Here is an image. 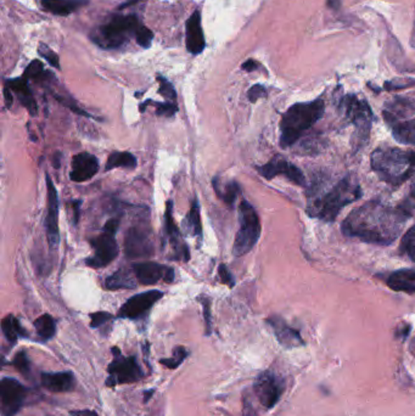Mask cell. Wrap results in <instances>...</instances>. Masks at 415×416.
Instances as JSON below:
<instances>
[{
    "mask_svg": "<svg viewBox=\"0 0 415 416\" xmlns=\"http://www.w3.org/2000/svg\"><path fill=\"white\" fill-rule=\"evenodd\" d=\"M218 274H219V278H221L222 283H223V284L228 285L229 288H234V286H236V280H234V276L231 275L229 269L226 268V265H219V268H218Z\"/></svg>",
    "mask_w": 415,
    "mask_h": 416,
    "instance_id": "obj_44",
    "label": "cell"
},
{
    "mask_svg": "<svg viewBox=\"0 0 415 416\" xmlns=\"http://www.w3.org/2000/svg\"><path fill=\"white\" fill-rule=\"evenodd\" d=\"M46 232L48 243L51 248H56L60 243L59 233V195L50 175L46 173Z\"/></svg>",
    "mask_w": 415,
    "mask_h": 416,
    "instance_id": "obj_13",
    "label": "cell"
},
{
    "mask_svg": "<svg viewBox=\"0 0 415 416\" xmlns=\"http://www.w3.org/2000/svg\"><path fill=\"white\" fill-rule=\"evenodd\" d=\"M411 46L415 48V19L414 23H413V31H411Z\"/></svg>",
    "mask_w": 415,
    "mask_h": 416,
    "instance_id": "obj_52",
    "label": "cell"
},
{
    "mask_svg": "<svg viewBox=\"0 0 415 416\" xmlns=\"http://www.w3.org/2000/svg\"><path fill=\"white\" fill-rule=\"evenodd\" d=\"M362 195L363 192L358 180L355 175L348 174L323 195L309 196L307 213L325 223H332L345 207L360 200Z\"/></svg>",
    "mask_w": 415,
    "mask_h": 416,
    "instance_id": "obj_2",
    "label": "cell"
},
{
    "mask_svg": "<svg viewBox=\"0 0 415 416\" xmlns=\"http://www.w3.org/2000/svg\"><path fill=\"white\" fill-rule=\"evenodd\" d=\"M370 165L380 180L391 187H400L415 175V152L379 147L370 156Z\"/></svg>",
    "mask_w": 415,
    "mask_h": 416,
    "instance_id": "obj_3",
    "label": "cell"
},
{
    "mask_svg": "<svg viewBox=\"0 0 415 416\" xmlns=\"http://www.w3.org/2000/svg\"><path fill=\"white\" fill-rule=\"evenodd\" d=\"M125 252L130 258H143L153 256L154 245L151 239L144 229L130 228L125 239Z\"/></svg>",
    "mask_w": 415,
    "mask_h": 416,
    "instance_id": "obj_15",
    "label": "cell"
},
{
    "mask_svg": "<svg viewBox=\"0 0 415 416\" xmlns=\"http://www.w3.org/2000/svg\"><path fill=\"white\" fill-rule=\"evenodd\" d=\"M186 357H188V351H186V348L178 346V347L175 348L173 356H172L171 358H163V359H160V364L166 366V368L171 369V370H175V369H178V368L183 364V361L186 359Z\"/></svg>",
    "mask_w": 415,
    "mask_h": 416,
    "instance_id": "obj_34",
    "label": "cell"
},
{
    "mask_svg": "<svg viewBox=\"0 0 415 416\" xmlns=\"http://www.w3.org/2000/svg\"><path fill=\"white\" fill-rule=\"evenodd\" d=\"M137 276L134 273L133 268H121L115 271L114 274L109 276L105 283L107 290L115 291L121 288H137Z\"/></svg>",
    "mask_w": 415,
    "mask_h": 416,
    "instance_id": "obj_25",
    "label": "cell"
},
{
    "mask_svg": "<svg viewBox=\"0 0 415 416\" xmlns=\"http://www.w3.org/2000/svg\"><path fill=\"white\" fill-rule=\"evenodd\" d=\"M285 389L284 380L272 371H264L257 376L254 382V394L261 405L266 409H272L279 402Z\"/></svg>",
    "mask_w": 415,
    "mask_h": 416,
    "instance_id": "obj_9",
    "label": "cell"
},
{
    "mask_svg": "<svg viewBox=\"0 0 415 416\" xmlns=\"http://www.w3.org/2000/svg\"><path fill=\"white\" fill-rule=\"evenodd\" d=\"M1 330H3V334L6 340L13 344L18 342L19 337H27L26 330L23 329L20 321L11 314L5 316L4 319L1 321Z\"/></svg>",
    "mask_w": 415,
    "mask_h": 416,
    "instance_id": "obj_29",
    "label": "cell"
},
{
    "mask_svg": "<svg viewBox=\"0 0 415 416\" xmlns=\"http://www.w3.org/2000/svg\"><path fill=\"white\" fill-rule=\"evenodd\" d=\"M411 213L402 207L388 206L372 200L352 210L342 222L341 230L348 238L363 243L388 246L401 235Z\"/></svg>",
    "mask_w": 415,
    "mask_h": 416,
    "instance_id": "obj_1",
    "label": "cell"
},
{
    "mask_svg": "<svg viewBox=\"0 0 415 416\" xmlns=\"http://www.w3.org/2000/svg\"><path fill=\"white\" fill-rule=\"evenodd\" d=\"M241 192L240 185L236 182H229L223 187V190H216V194L221 197L223 201L226 202L228 206L231 207L236 201V197L239 196Z\"/></svg>",
    "mask_w": 415,
    "mask_h": 416,
    "instance_id": "obj_32",
    "label": "cell"
},
{
    "mask_svg": "<svg viewBox=\"0 0 415 416\" xmlns=\"http://www.w3.org/2000/svg\"><path fill=\"white\" fill-rule=\"evenodd\" d=\"M256 170L262 175L263 178L267 179V180H272L275 177L283 175L297 187L307 188V179H306L304 172L299 167H296L294 163L285 160L282 156H274L272 160L267 162L266 165L256 167Z\"/></svg>",
    "mask_w": 415,
    "mask_h": 416,
    "instance_id": "obj_11",
    "label": "cell"
},
{
    "mask_svg": "<svg viewBox=\"0 0 415 416\" xmlns=\"http://www.w3.org/2000/svg\"><path fill=\"white\" fill-rule=\"evenodd\" d=\"M144 0H125L123 4L121 5L118 9H125V8H130V6H133V5L138 4V3H142Z\"/></svg>",
    "mask_w": 415,
    "mask_h": 416,
    "instance_id": "obj_50",
    "label": "cell"
},
{
    "mask_svg": "<svg viewBox=\"0 0 415 416\" xmlns=\"http://www.w3.org/2000/svg\"><path fill=\"white\" fill-rule=\"evenodd\" d=\"M172 208H173V202L168 201L167 202V207H166V213H165V222H166V224H165V232H166L167 236L170 238L171 240L172 245H173V248L177 250V256H179L180 253L183 255L184 257L185 261H189V250H188V246L184 245V246H179V243H178V240H179V230L177 228V225H175V220H173V215H172Z\"/></svg>",
    "mask_w": 415,
    "mask_h": 416,
    "instance_id": "obj_24",
    "label": "cell"
},
{
    "mask_svg": "<svg viewBox=\"0 0 415 416\" xmlns=\"http://www.w3.org/2000/svg\"><path fill=\"white\" fill-rule=\"evenodd\" d=\"M34 329L37 331L38 336L43 341H48V340H51L55 336V321L49 314H43V316L38 318L37 321H34Z\"/></svg>",
    "mask_w": 415,
    "mask_h": 416,
    "instance_id": "obj_31",
    "label": "cell"
},
{
    "mask_svg": "<svg viewBox=\"0 0 415 416\" xmlns=\"http://www.w3.org/2000/svg\"><path fill=\"white\" fill-rule=\"evenodd\" d=\"M135 39L139 46H143V48H149L151 46V43L154 41V33L151 29H149L148 27H145L144 25H142L139 27L138 31L135 33Z\"/></svg>",
    "mask_w": 415,
    "mask_h": 416,
    "instance_id": "obj_39",
    "label": "cell"
},
{
    "mask_svg": "<svg viewBox=\"0 0 415 416\" xmlns=\"http://www.w3.org/2000/svg\"><path fill=\"white\" fill-rule=\"evenodd\" d=\"M71 203H72V206H74V224H77L79 220V207H81V203H82V201L76 200V201H72Z\"/></svg>",
    "mask_w": 415,
    "mask_h": 416,
    "instance_id": "obj_49",
    "label": "cell"
},
{
    "mask_svg": "<svg viewBox=\"0 0 415 416\" xmlns=\"http://www.w3.org/2000/svg\"><path fill=\"white\" fill-rule=\"evenodd\" d=\"M340 110L346 119L347 123L352 124L357 130L355 142L368 140L374 122V114L368 101L360 99L355 94H348L340 101Z\"/></svg>",
    "mask_w": 415,
    "mask_h": 416,
    "instance_id": "obj_7",
    "label": "cell"
},
{
    "mask_svg": "<svg viewBox=\"0 0 415 416\" xmlns=\"http://www.w3.org/2000/svg\"><path fill=\"white\" fill-rule=\"evenodd\" d=\"M267 323L272 328L278 342L280 343L283 347L291 349V348L301 347L305 344V341L301 337L300 333L297 330L292 329L290 325L286 324V321L280 316H271L268 318Z\"/></svg>",
    "mask_w": 415,
    "mask_h": 416,
    "instance_id": "obj_17",
    "label": "cell"
},
{
    "mask_svg": "<svg viewBox=\"0 0 415 416\" xmlns=\"http://www.w3.org/2000/svg\"><path fill=\"white\" fill-rule=\"evenodd\" d=\"M114 359L107 366V387H116L120 384H134L144 379L143 369L139 365L135 357H125L120 348L112 347Z\"/></svg>",
    "mask_w": 415,
    "mask_h": 416,
    "instance_id": "obj_8",
    "label": "cell"
},
{
    "mask_svg": "<svg viewBox=\"0 0 415 416\" xmlns=\"http://www.w3.org/2000/svg\"><path fill=\"white\" fill-rule=\"evenodd\" d=\"M99 162L95 156L88 152H81L72 159V170L69 172V178L74 183H83L97 173Z\"/></svg>",
    "mask_w": 415,
    "mask_h": 416,
    "instance_id": "obj_16",
    "label": "cell"
},
{
    "mask_svg": "<svg viewBox=\"0 0 415 416\" xmlns=\"http://www.w3.org/2000/svg\"><path fill=\"white\" fill-rule=\"evenodd\" d=\"M41 382L44 389L53 394H65L71 392L76 386V380L72 373L60 371V373H42Z\"/></svg>",
    "mask_w": 415,
    "mask_h": 416,
    "instance_id": "obj_19",
    "label": "cell"
},
{
    "mask_svg": "<svg viewBox=\"0 0 415 416\" xmlns=\"http://www.w3.org/2000/svg\"><path fill=\"white\" fill-rule=\"evenodd\" d=\"M155 107H156L157 116H163V117H172L177 114L178 107L175 102L172 101H167V102H153Z\"/></svg>",
    "mask_w": 415,
    "mask_h": 416,
    "instance_id": "obj_40",
    "label": "cell"
},
{
    "mask_svg": "<svg viewBox=\"0 0 415 416\" xmlns=\"http://www.w3.org/2000/svg\"><path fill=\"white\" fill-rule=\"evenodd\" d=\"M10 365L14 366L16 370L19 371L21 375L25 377H29L31 375V361L28 359L27 353L25 351H20V352L15 354L14 359L10 363Z\"/></svg>",
    "mask_w": 415,
    "mask_h": 416,
    "instance_id": "obj_35",
    "label": "cell"
},
{
    "mask_svg": "<svg viewBox=\"0 0 415 416\" xmlns=\"http://www.w3.org/2000/svg\"><path fill=\"white\" fill-rule=\"evenodd\" d=\"M340 1L341 0H328V5L332 9H339L340 8Z\"/></svg>",
    "mask_w": 415,
    "mask_h": 416,
    "instance_id": "obj_51",
    "label": "cell"
},
{
    "mask_svg": "<svg viewBox=\"0 0 415 416\" xmlns=\"http://www.w3.org/2000/svg\"><path fill=\"white\" fill-rule=\"evenodd\" d=\"M4 99H5V105L8 109L11 107L13 105V94H11V89H9L8 87L4 88Z\"/></svg>",
    "mask_w": 415,
    "mask_h": 416,
    "instance_id": "obj_48",
    "label": "cell"
},
{
    "mask_svg": "<svg viewBox=\"0 0 415 416\" xmlns=\"http://www.w3.org/2000/svg\"><path fill=\"white\" fill-rule=\"evenodd\" d=\"M259 65L257 61H254V60H247V61H245L243 66H241V69H244V71H247V72H252V71H256V69H259Z\"/></svg>",
    "mask_w": 415,
    "mask_h": 416,
    "instance_id": "obj_46",
    "label": "cell"
},
{
    "mask_svg": "<svg viewBox=\"0 0 415 416\" xmlns=\"http://www.w3.org/2000/svg\"><path fill=\"white\" fill-rule=\"evenodd\" d=\"M203 319H205V326H206V335L210 336L212 331V321H211V301L210 298L205 297L203 301Z\"/></svg>",
    "mask_w": 415,
    "mask_h": 416,
    "instance_id": "obj_41",
    "label": "cell"
},
{
    "mask_svg": "<svg viewBox=\"0 0 415 416\" xmlns=\"http://www.w3.org/2000/svg\"><path fill=\"white\" fill-rule=\"evenodd\" d=\"M43 9L57 15V16H69L76 10L82 8L89 3V0H42Z\"/></svg>",
    "mask_w": 415,
    "mask_h": 416,
    "instance_id": "obj_23",
    "label": "cell"
},
{
    "mask_svg": "<svg viewBox=\"0 0 415 416\" xmlns=\"http://www.w3.org/2000/svg\"><path fill=\"white\" fill-rule=\"evenodd\" d=\"M411 196L414 197V199H415V183L413 184V185H411Z\"/></svg>",
    "mask_w": 415,
    "mask_h": 416,
    "instance_id": "obj_55",
    "label": "cell"
},
{
    "mask_svg": "<svg viewBox=\"0 0 415 416\" xmlns=\"http://www.w3.org/2000/svg\"><path fill=\"white\" fill-rule=\"evenodd\" d=\"M93 248H94V255L90 258H88L86 263L92 268H104L111 262L116 260L118 256V245L116 241L115 234L104 230L97 238L90 240Z\"/></svg>",
    "mask_w": 415,
    "mask_h": 416,
    "instance_id": "obj_12",
    "label": "cell"
},
{
    "mask_svg": "<svg viewBox=\"0 0 415 416\" xmlns=\"http://www.w3.org/2000/svg\"><path fill=\"white\" fill-rule=\"evenodd\" d=\"M48 416H51V415H48Z\"/></svg>",
    "mask_w": 415,
    "mask_h": 416,
    "instance_id": "obj_56",
    "label": "cell"
},
{
    "mask_svg": "<svg viewBox=\"0 0 415 416\" xmlns=\"http://www.w3.org/2000/svg\"><path fill=\"white\" fill-rule=\"evenodd\" d=\"M142 25L143 23L139 21L137 15L115 16L109 22L97 28L92 34V39L102 49H117L128 41V36H135Z\"/></svg>",
    "mask_w": 415,
    "mask_h": 416,
    "instance_id": "obj_5",
    "label": "cell"
},
{
    "mask_svg": "<svg viewBox=\"0 0 415 416\" xmlns=\"http://www.w3.org/2000/svg\"><path fill=\"white\" fill-rule=\"evenodd\" d=\"M388 288L396 293L415 295V270L400 269L388 275L386 279Z\"/></svg>",
    "mask_w": 415,
    "mask_h": 416,
    "instance_id": "obj_22",
    "label": "cell"
},
{
    "mask_svg": "<svg viewBox=\"0 0 415 416\" xmlns=\"http://www.w3.org/2000/svg\"><path fill=\"white\" fill-rule=\"evenodd\" d=\"M5 87L9 88L19 96L20 102L22 104L31 116H36L38 112L37 102L33 96L31 89L28 87V79L25 77L8 79L5 82Z\"/></svg>",
    "mask_w": 415,
    "mask_h": 416,
    "instance_id": "obj_21",
    "label": "cell"
},
{
    "mask_svg": "<svg viewBox=\"0 0 415 416\" xmlns=\"http://www.w3.org/2000/svg\"><path fill=\"white\" fill-rule=\"evenodd\" d=\"M111 319H112V316L107 311L93 313V314H90V326L92 328H99V326H102Z\"/></svg>",
    "mask_w": 415,
    "mask_h": 416,
    "instance_id": "obj_42",
    "label": "cell"
},
{
    "mask_svg": "<svg viewBox=\"0 0 415 416\" xmlns=\"http://www.w3.org/2000/svg\"><path fill=\"white\" fill-rule=\"evenodd\" d=\"M38 54L42 56V58H44L53 67H55L57 69H61L59 56H57L55 51H51L50 48L46 46L44 43H39V46H38Z\"/></svg>",
    "mask_w": 415,
    "mask_h": 416,
    "instance_id": "obj_38",
    "label": "cell"
},
{
    "mask_svg": "<svg viewBox=\"0 0 415 416\" xmlns=\"http://www.w3.org/2000/svg\"><path fill=\"white\" fill-rule=\"evenodd\" d=\"M138 165L137 159L132 155L130 152H112L110 157L107 159V166L105 168L107 170H114V168H118V167H123V168H130L133 170Z\"/></svg>",
    "mask_w": 415,
    "mask_h": 416,
    "instance_id": "obj_30",
    "label": "cell"
},
{
    "mask_svg": "<svg viewBox=\"0 0 415 416\" xmlns=\"http://www.w3.org/2000/svg\"><path fill=\"white\" fill-rule=\"evenodd\" d=\"M243 415L257 416V412H256V409L254 408L252 401H251V398L247 394H245L244 398H243Z\"/></svg>",
    "mask_w": 415,
    "mask_h": 416,
    "instance_id": "obj_45",
    "label": "cell"
},
{
    "mask_svg": "<svg viewBox=\"0 0 415 416\" xmlns=\"http://www.w3.org/2000/svg\"><path fill=\"white\" fill-rule=\"evenodd\" d=\"M400 251L406 255L411 261L415 262V225L407 230L402 238Z\"/></svg>",
    "mask_w": 415,
    "mask_h": 416,
    "instance_id": "obj_33",
    "label": "cell"
},
{
    "mask_svg": "<svg viewBox=\"0 0 415 416\" xmlns=\"http://www.w3.org/2000/svg\"><path fill=\"white\" fill-rule=\"evenodd\" d=\"M28 396V389L13 377L0 381V408L1 416H15L22 409Z\"/></svg>",
    "mask_w": 415,
    "mask_h": 416,
    "instance_id": "obj_10",
    "label": "cell"
},
{
    "mask_svg": "<svg viewBox=\"0 0 415 416\" xmlns=\"http://www.w3.org/2000/svg\"><path fill=\"white\" fill-rule=\"evenodd\" d=\"M266 96H267V89L261 84H254V87L250 88L247 92V98L251 102H256L261 98H266Z\"/></svg>",
    "mask_w": 415,
    "mask_h": 416,
    "instance_id": "obj_43",
    "label": "cell"
},
{
    "mask_svg": "<svg viewBox=\"0 0 415 416\" xmlns=\"http://www.w3.org/2000/svg\"><path fill=\"white\" fill-rule=\"evenodd\" d=\"M324 110L325 104L322 99H315L309 102H297L290 106L283 114L279 123L280 147L286 149L300 140V137L323 117Z\"/></svg>",
    "mask_w": 415,
    "mask_h": 416,
    "instance_id": "obj_4",
    "label": "cell"
},
{
    "mask_svg": "<svg viewBox=\"0 0 415 416\" xmlns=\"http://www.w3.org/2000/svg\"><path fill=\"white\" fill-rule=\"evenodd\" d=\"M157 81H158V84H160L158 93H160L165 99H167V100L175 102V101H177V92H175V87L172 86V83L170 82L168 79H166V78L162 77V76H158V77H157Z\"/></svg>",
    "mask_w": 415,
    "mask_h": 416,
    "instance_id": "obj_37",
    "label": "cell"
},
{
    "mask_svg": "<svg viewBox=\"0 0 415 416\" xmlns=\"http://www.w3.org/2000/svg\"><path fill=\"white\" fill-rule=\"evenodd\" d=\"M50 74L46 72L44 69V65L39 61V60H33L31 64L28 65L27 69L23 74V77L27 79H36V81H41L46 78V76H49Z\"/></svg>",
    "mask_w": 415,
    "mask_h": 416,
    "instance_id": "obj_36",
    "label": "cell"
},
{
    "mask_svg": "<svg viewBox=\"0 0 415 416\" xmlns=\"http://www.w3.org/2000/svg\"><path fill=\"white\" fill-rule=\"evenodd\" d=\"M163 297V293L158 290H151L147 293H139L137 296L130 297L127 302L121 307L118 318L123 319H139L145 316L155 303L158 302Z\"/></svg>",
    "mask_w": 415,
    "mask_h": 416,
    "instance_id": "obj_14",
    "label": "cell"
},
{
    "mask_svg": "<svg viewBox=\"0 0 415 416\" xmlns=\"http://www.w3.org/2000/svg\"><path fill=\"white\" fill-rule=\"evenodd\" d=\"M414 111L415 102L408 100H393V102L388 104L386 109L383 110V117L390 126H393V124L400 123L401 119Z\"/></svg>",
    "mask_w": 415,
    "mask_h": 416,
    "instance_id": "obj_26",
    "label": "cell"
},
{
    "mask_svg": "<svg viewBox=\"0 0 415 416\" xmlns=\"http://www.w3.org/2000/svg\"><path fill=\"white\" fill-rule=\"evenodd\" d=\"M72 416H99L97 412L94 410H89V409H83V410H72L69 412Z\"/></svg>",
    "mask_w": 415,
    "mask_h": 416,
    "instance_id": "obj_47",
    "label": "cell"
},
{
    "mask_svg": "<svg viewBox=\"0 0 415 416\" xmlns=\"http://www.w3.org/2000/svg\"><path fill=\"white\" fill-rule=\"evenodd\" d=\"M183 224H184L186 233H189L193 236L203 238V223H201V215H200V203H198L196 197L191 203V208H190L189 213H188L186 218L183 222Z\"/></svg>",
    "mask_w": 415,
    "mask_h": 416,
    "instance_id": "obj_27",
    "label": "cell"
},
{
    "mask_svg": "<svg viewBox=\"0 0 415 416\" xmlns=\"http://www.w3.org/2000/svg\"><path fill=\"white\" fill-rule=\"evenodd\" d=\"M261 236V220L254 206L243 200L239 206V230L233 245V255L241 257L249 253Z\"/></svg>",
    "mask_w": 415,
    "mask_h": 416,
    "instance_id": "obj_6",
    "label": "cell"
},
{
    "mask_svg": "<svg viewBox=\"0 0 415 416\" xmlns=\"http://www.w3.org/2000/svg\"><path fill=\"white\" fill-rule=\"evenodd\" d=\"M391 127L397 142L404 145H415V119L393 124Z\"/></svg>",
    "mask_w": 415,
    "mask_h": 416,
    "instance_id": "obj_28",
    "label": "cell"
},
{
    "mask_svg": "<svg viewBox=\"0 0 415 416\" xmlns=\"http://www.w3.org/2000/svg\"><path fill=\"white\" fill-rule=\"evenodd\" d=\"M185 27H186V49L193 55L201 54L206 46V41H205L203 26H201L200 11L195 10L185 23Z\"/></svg>",
    "mask_w": 415,
    "mask_h": 416,
    "instance_id": "obj_18",
    "label": "cell"
},
{
    "mask_svg": "<svg viewBox=\"0 0 415 416\" xmlns=\"http://www.w3.org/2000/svg\"><path fill=\"white\" fill-rule=\"evenodd\" d=\"M133 270L139 284L154 285L165 280L170 268L156 262H142L134 264Z\"/></svg>",
    "mask_w": 415,
    "mask_h": 416,
    "instance_id": "obj_20",
    "label": "cell"
},
{
    "mask_svg": "<svg viewBox=\"0 0 415 416\" xmlns=\"http://www.w3.org/2000/svg\"><path fill=\"white\" fill-rule=\"evenodd\" d=\"M411 353H413V354H414V356H415V339L413 340V341H411Z\"/></svg>",
    "mask_w": 415,
    "mask_h": 416,
    "instance_id": "obj_54",
    "label": "cell"
},
{
    "mask_svg": "<svg viewBox=\"0 0 415 416\" xmlns=\"http://www.w3.org/2000/svg\"><path fill=\"white\" fill-rule=\"evenodd\" d=\"M153 394L154 389H151V391H149V392H145V394H144V396H145V402H148L149 399H150V396H151Z\"/></svg>",
    "mask_w": 415,
    "mask_h": 416,
    "instance_id": "obj_53",
    "label": "cell"
}]
</instances>
